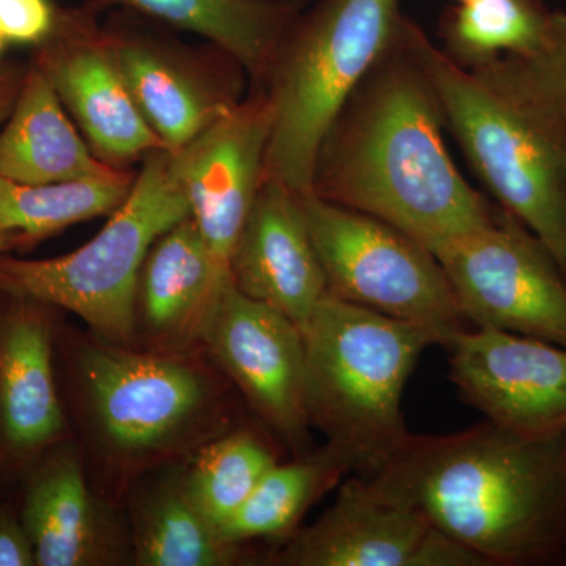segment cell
<instances>
[{
    "label": "cell",
    "mask_w": 566,
    "mask_h": 566,
    "mask_svg": "<svg viewBox=\"0 0 566 566\" xmlns=\"http://www.w3.org/2000/svg\"><path fill=\"white\" fill-rule=\"evenodd\" d=\"M415 21L360 82L324 137L312 192L381 219L434 253L493 221L446 144L441 104L412 44Z\"/></svg>",
    "instance_id": "6da1fadb"
},
{
    "label": "cell",
    "mask_w": 566,
    "mask_h": 566,
    "mask_svg": "<svg viewBox=\"0 0 566 566\" xmlns=\"http://www.w3.org/2000/svg\"><path fill=\"white\" fill-rule=\"evenodd\" d=\"M55 360L88 476L118 504L137 476L181 463L237 427V390L202 346L145 352L61 323Z\"/></svg>",
    "instance_id": "7a4b0ae2"
},
{
    "label": "cell",
    "mask_w": 566,
    "mask_h": 566,
    "mask_svg": "<svg viewBox=\"0 0 566 566\" xmlns=\"http://www.w3.org/2000/svg\"><path fill=\"white\" fill-rule=\"evenodd\" d=\"M360 472L486 565L566 549V433L527 438L490 420L453 434L408 433Z\"/></svg>",
    "instance_id": "3957f363"
},
{
    "label": "cell",
    "mask_w": 566,
    "mask_h": 566,
    "mask_svg": "<svg viewBox=\"0 0 566 566\" xmlns=\"http://www.w3.org/2000/svg\"><path fill=\"white\" fill-rule=\"evenodd\" d=\"M411 39L447 132L499 207L546 245L566 275V115L517 57L464 69L417 22Z\"/></svg>",
    "instance_id": "277c9868"
},
{
    "label": "cell",
    "mask_w": 566,
    "mask_h": 566,
    "mask_svg": "<svg viewBox=\"0 0 566 566\" xmlns=\"http://www.w3.org/2000/svg\"><path fill=\"white\" fill-rule=\"evenodd\" d=\"M408 20L400 0H318L297 13L256 87L273 112L264 180L312 192L324 137Z\"/></svg>",
    "instance_id": "5b68a950"
},
{
    "label": "cell",
    "mask_w": 566,
    "mask_h": 566,
    "mask_svg": "<svg viewBox=\"0 0 566 566\" xmlns=\"http://www.w3.org/2000/svg\"><path fill=\"white\" fill-rule=\"evenodd\" d=\"M301 333L311 424L327 441L359 453L365 471L408 434L401 409L406 382L423 349L441 340L419 324L329 293Z\"/></svg>",
    "instance_id": "8992f818"
},
{
    "label": "cell",
    "mask_w": 566,
    "mask_h": 566,
    "mask_svg": "<svg viewBox=\"0 0 566 566\" xmlns=\"http://www.w3.org/2000/svg\"><path fill=\"white\" fill-rule=\"evenodd\" d=\"M189 216L170 170V151H153L125 202L88 243L46 260L0 255V293L32 297L70 312L96 337L133 346L137 277L151 244Z\"/></svg>",
    "instance_id": "52a82bcc"
},
{
    "label": "cell",
    "mask_w": 566,
    "mask_h": 566,
    "mask_svg": "<svg viewBox=\"0 0 566 566\" xmlns=\"http://www.w3.org/2000/svg\"><path fill=\"white\" fill-rule=\"evenodd\" d=\"M300 202L331 296L427 327L442 346L469 327L441 263L415 238L314 192Z\"/></svg>",
    "instance_id": "ba28073f"
},
{
    "label": "cell",
    "mask_w": 566,
    "mask_h": 566,
    "mask_svg": "<svg viewBox=\"0 0 566 566\" xmlns=\"http://www.w3.org/2000/svg\"><path fill=\"white\" fill-rule=\"evenodd\" d=\"M433 255L472 326L566 346V275L546 245L501 207L493 221Z\"/></svg>",
    "instance_id": "9c48e42d"
},
{
    "label": "cell",
    "mask_w": 566,
    "mask_h": 566,
    "mask_svg": "<svg viewBox=\"0 0 566 566\" xmlns=\"http://www.w3.org/2000/svg\"><path fill=\"white\" fill-rule=\"evenodd\" d=\"M200 346L268 431L294 457L308 452L307 364L296 323L230 281L208 316Z\"/></svg>",
    "instance_id": "30bf717a"
},
{
    "label": "cell",
    "mask_w": 566,
    "mask_h": 566,
    "mask_svg": "<svg viewBox=\"0 0 566 566\" xmlns=\"http://www.w3.org/2000/svg\"><path fill=\"white\" fill-rule=\"evenodd\" d=\"M104 6L92 0L57 10L54 29L39 44L35 65L102 161L129 169L153 151L167 150L134 102L118 65L109 29L99 24Z\"/></svg>",
    "instance_id": "8fae6325"
},
{
    "label": "cell",
    "mask_w": 566,
    "mask_h": 566,
    "mask_svg": "<svg viewBox=\"0 0 566 566\" xmlns=\"http://www.w3.org/2000/svg\"><path fill=\"white\" fill-rule=\"evenodd\" d=\"M268 560L279 566L486 565L365 474L346 479L333 505L283 539Z\"/></svg>",
    "instance_id": "7c38bea8"
},
{
    "label": "cell",
    "mask_w": 566,
    "mask_h": 566,
    "mask_svg": "<svg viewBox=\"0 0 566 566\" xmlns=\"http://www.w3.org/2000/svg\"><path fill=\"white\" fill-rule=\"evenodd\" d=\"M446 348L450 379L486 420L527 438L566 433V346L475 326Z\"/></svg>",
    "instance_id": "4fadbf2b"
},
{
    "label": "cell",
    "mask_w": 566,
    "mask_h": 566,
    "mask_svg": "<svg viewBox=\"0 0 566 566\" xmlns=\"http://www.w3.org/2000/svg\"><path fill=\"white\" fill-rule=\"evenodd\" d=\"M273 112L262 88L241 99L178 150L170 170L216 268L230 281V256L263 182Z\"/></svg>",
    "instance_id": "5bb4252c"
},
{
    "label": "cell",
    "mask_w": 566,
    "mask_h": 566,
    "mask_svg": "<svg viewBox=\"0 0 566 566\" xmlns=\"http://www.w3.org/2000/svg\"><path fill=\"white\" fill-rule=\"evenodd\" d=\"M107 29L134 102L167 150L185 147L243 99L245 71L219 48L197 51L123 24Z\"/></svg>",
    "instance_id": "9a60e30c"
},
{
    "label": "cell",
    "mask_w": 566,
    "mask_h": 566,
    "mask_svg": "<svg viewBox=\"0 0 566 566\" xmlns=\"http://www.w3.org/2000/svg\"><path fill=\"white\" fill-rule=\"evenodd\" d=\"M59 308L0 293V480L71 438L55 360Z\"/></svg>",
    "instance_id": "2e32d148"
},
{
    "label": "cell",
    "mask_w": 566,
    "mask_h": 566,
    "mask_svg": "<svg viewBox=\"0 0 566 566\" xmlns=\"http://www.w3.org/2000/svg\"><path fill=\"white\" fill-rule=\"evenodd\" d=\"M21 482L36 566L133 565L125 509L93 486L73 436L44 452Z\"/></svg>",
    "instance_id": "e0dca14e"
},
{
    "label": "cell",
    "mask_w": 566,
    "mask_h": 566,
    "mask_svg": "<svg viewBox=\"0 0 566 566\" xmlns=\"http://www.w3.org/2000/svg\"><path fill=\"white\" fill-rule=\"evenodd\" d=\"M230 281L303 327L327 294L300 193L264 180L230 256Z\"/></svg>",
    "instance_id": "ac0fdd59"
},
{
    "label": "cell",
    "mask_w": 566,
    "mask_h": 566,
    "mask_svg": "<svg viewBox=\"0 0 566 566\" xmlns=\"http://www.w3.org/2000/svg\"><path fill=\"white\" fill-rule=\"evenodd\" d=\"M191 216L151 244L137 277L133 346L153 353L200 348L212 307L229 283Z\"/></svg>",
    "instance_id": "d6986e66"
},
{
    "label": "cell",
    "mask_w": 566,
    "mask_h": 566,
    "mask_svg": "<svg viewBox=\"0 0 566 566\" xmlns=\"http://www.w3.org/2000/svg\"><path fill=\"white\" fill-rule=\"evenodd\" d=\"M181 463L145 472L122 504L132 535L133 565L233 566L249 564L251 551L233 545L200 512L185 483Z\"/></svg>",
    "instance_id": "ffe728a7"
},
{
    "label": "cell",
    "mask_w": 566,
    "mask_h": 566,
    "mask_svg": "<svg viewBox=\"0 0 566 566\" xmlns=\"http://www.w3.org/2000/svg\"><path fill=\"white\" fill-rule=\"evenodd\" d=\"M36 65L25 71L20 95L0 132V177L25 185H48L114 177Z\"/></svg>",
    "instance_id": "44dd1931"
},
{
    "label": "cell",
    "mask_w": 566,
    "mask_h": 566,
    "mask_svg": "<svg viewBox=\"0 0 566 566\" xmlns=\"http://www.w3.org/2000/svg\"><path fill=\"white\" fill-rule=\"evenodd\" d=\"M123 6L170 28L196 33L243 66L255 87L286 28L303 10L301 0H99Z\"/></svg>",
    "instance_id": "7402d4cb"
},
{
    "label": "cell",
    "mask_w": 566,
    "mask_h": 566,
    "mask_svg": "<svg viewBox=\"0 0 566 566\" xmlns=\"http://www.w3.org/2000/svg\"><path fill=\"white\" fill-rule=\"evenodd\" d=\"M363 469L359 453L329 441L315 452L294 457L289 463L279 461L219 532L233 545L286 539L300 528L312 505L342 485L346 475Z\"/></svg>",
    "instance_id": "603a6c76"
},
{
    "label": "cell",
    "mask_w": 566,
    "mask_h": 566,
    "mask_svg": "<svg viewBox=\"0 0 566 566\" xmlns=\"http://www.w3.org/2000/svg\"><path fill=\"white\" fill-rule=\"evenodd\" d=\"M132 170L98 178L48 185H25L0 177V232L20 234L25 248L76 223L111 216L129 191Z\"/></svg>",
    "instance_id": "cb8c5ba5"
},
{
    "label": "cell",
    "mask_w": 566,
    "mask_h": 566,
    "mask_svg": "<svg viewBox=\"0 0 566 566\" xmlns=\"http://www.w3.org/2000/svg\"><path fill=\"white\" fill-rule=\"evenodd\" d=\"M553 10L543 0H476L450 6L439 22L442 51L464 69L527 57L542 46Z\"/></svg>",
    "instance_id": "d4e9b609"
},
{
    "label": "cell",
    "mask_w": 566,
    "mask_h": 566,
    "mask_svg": "<svg viewBox=\"0 0 566 566\" xmlns=\"http://www.w3.org/2000/svg\"><path fill=\"white\" fill-rule=\"evenodd\" d=\"M279 461L277 453L262 434L237 424L200 447L185 461L182 472L192 501L221 528Z\"/></svg>",
    "instance_id": "484cf974"
},
{
    "label": "cell",
    "mask_w": 566,
    "mask_h": 566,
    "mask_svg": "<svg viewBox=\"0 0 566 566\" xmlns=\"http://www.w3.org/2000/svg\"><path fill=\"white\" fill-rule=\"evenodd\" d=\"M517 59L566 115V11H554L549 31L538 51Z\"/></svg>",
    "instance_id": "4316f807"
},
{
    "label": "cell",
    "mask_w": 566,
    "mask_h": 566,
    "mask_svg": "<svg viewBox=\"0 0 566 566\" xmlns=\"http://www.w3.org/2000/svg\"><path fill=\"white\" fill-rule=\"evenodd\" d=\"M55 18L51 0H0V33L10 43L39 46L50 36Z\"/></svg>",
    "instance_id": "83f0119b"
},
{
    "label": "cell",
    "mask_w": 566,
    "mask_h": 566,
    "mask_svg": "<svg viewBox=\"0 0 566 566\" xmlns=\"http://www.w3.org/2000/svg\"><path fill=\"white\" fill-rule=\"evenodd\" d=\"M0 566H36L35 551L20 506L0 499Z\"/></svg>",
    "instance_id": "f1b7e54d"
},
{
    "label": "cell",
    "mask_w": 566,
    "mask_h": 566,
    "mask_svg": "<svg viewBox=\"0 0 566 566\" xmlns=\"http://www.w3.org/2000/svg\"><path fill=\"white\" fill-rule=\"evenodd\" d=\"M24 74L18 69H0V126L9 118L17 103Z\"/></svg>",
    "instance_id": "f546056e"
},
{
    "label": "cell",
    "mask_w": 566,
    "mask_h": 566,
    "mask_svg": "<svg viewBox=\"0 0 566 566\" xmlns=\"http://www.w3.org/2000/svg\"><path fill=\"white\" fill-rule=\"evenodd\" d=\"M13 249H25L24 240L17 233L0 232V255Z\"/></svg>",
    "instance_id": "4dcf8cb0"
},
{
    "label": "cell",
    "mask_w": 566,
    "mask_h": 566,
    "mask_svg": "<svg viewBox=\"0 0 566 566\" xmlns=\"http://www.w3.org/2000/svg\"><path fill=\"white\" fill-rule=\"evenodd\" d=\"M476 2V0H450V3H453V6H461V3H472Z\"/></svg>",
    "instance_id": "1f68e13d"
},
{
    "label": "cell",
    "mask_w": 566,
    "mask_h": 566,
    "mask_svg": "<svg viewBox=\"0 0 566 566\" xmlns=\"http://www.w3.org/2000/svg\"><path fill=\"white\" fill-rule=\"evenodd\" d=\"M3 44H6V39H3L2 33H0V52L3 50Z\"/></svg>",
    "instance_id": "d6a6232c"
}]
</instances>
